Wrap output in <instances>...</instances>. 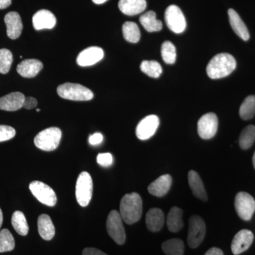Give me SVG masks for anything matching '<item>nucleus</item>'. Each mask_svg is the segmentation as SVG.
<instances>
[{
	"mask_svg": "<svg viewBox=\"0 0 255 255\" xmlns=\"http://www.w3.org/2000/svg\"><path fill=\"white\" fill-rule=\"evenodd\" d=\"M236 65V60L233 55L229 53H219L210 60L206 73L213 80L226 78L234 71Z\"/></svg>",
	"mask_w": 255,
	"mask_h": 255,
	"instance_id": "obj_1",
	"label": "nucleus"
},
{
	"mask_svg": "<svg viewBox=\"0 0 255 255\" xmlns=\"http://www.w3.org/2000/svg\"><path fill=\"white\" fill-rule=\"evenodd\" d=\"M142 201L137 193L126 194L120 204V214L122 219L128 225L137 223L141 218Z\"/></svg>",
	"mask_w": 255,
	"mask_h": 255,
	"instance_id": "obj_2",
	"label": "nucleus"
},
{
	"mask_svg": "<svg viewBox=\"0 0 255 255\" xmlns=\"http://www.w3.org/2000/svg\"><path fill=\"white\" fill-rule=\"evenodd\" d=\"M61 98L72 101H90L94 97L93 92L80 84L64 83L57 88Z\"/></svg>",
	"mask_w": 255,
	"mask_h": 255,
	"instance_id": "obj_3",
	"label": "nucleus"
},
{
	"mask_svg": "<svg viewBox=\"0 0 255 255\" xmlns=\"http://www.w3.org/2000/svg\"><path fill=\"white\" fill-rule=\"evenodd\" d=\"M62 132L56 127L48 128L40 132L35 137L34 144L38 148L43 151H53L59 145Z\"/></svg>",
	"mask_w": 255,
	"mask_h": 255,
	"instance_id": "obj_4",
	"label": "nucleus"
},
{
	"mask_svg": "<svg viewBox=\"0 0 255 255\" xmlns=\"http://www.w3.org/2000/svg\"><path fill=\"white\" fill-rule=\"evenodd\" d=\"M93 191V182L90 174L87 172H82L78 176L75 189L77 201L82 207L90 204Z\"/></svg>",
	"mask_w": 255,
	"mask_h": 255,
	"instance_id": "obj_5",
	"label": "nucleus"
},
{
	"mask_svg": "<svg viewBox=\"0 0 255 255\" xmlns=\"http://www.w3.org/2000/svg\"><path fill=\"white\" fill-rule=\"evenodd\" d=\"M123 221L120 213L116 210L111 211L107 218V232L110 237L119 246L124 244L126 241V233Z\"/></svg>",
	"mask_w": 255,
	"mask_h": 255,
	"instance_id": "obj_6",
	"label": "nucleus"
},
{
	"mask_svg": "<svg viewBox=\"0 0 255 255\" xmlns=\"http://www.w3.org/2000/svg\"><path fill=\"white\" fill-rule=\"evenodd\" d=\"M187 241L191 248H198L204 241L206 236V224L200 216H191L189 219Z\"/></svg>",
	"mask_w": 255,
	"mask_h": 255,
	"instance_id": "obj_7",
	"label": "nucleus"
},
{
	"mask_svg": "<svg viewBox=\"0 0 255 255\" xmlns=\"http://www.w3.org/2000/svg\"><path fill=\"white\" fill-rule=\"evenodd\" d=\"M164 19L167 27L175 33H183L187 27V21L182 10L177 5H170L165 10Z\"/></svg>",
	"mask_w": 255,
	"mask_h": 255,
	"instance_id": "obj_8",
	"label": "nucleus"
},
{
	"mask_svg": "<svg viewBox=\"0 0 255 255\" xmlns=\"http://www.w3.org/2000/svg\"><path fill=\"white\" fill-rule=\"evenodd\" d=\"M235 207L236 212L244 221H250L255 211L254 198L247 192H239L235 199Z\"/></svg>",
	"mask_w": 255,
	"mask_h": 255,
	"instance_id": "obj_9",
	"label": "nucleus"
},
{
	"mask_svg": "<svg viewBox=\"0 0 255 255\" xmlns=\"http://www.w3.org/2000/svg\"><path fill=\"white\" fill-rule=\"evenodd\" d=\"M32 194L43 204L54 206L57 203V196L51 187L40 181H33L29 184Z\"/></svg>",
	"mask_w": 255,
	"mask_h": 255,
	"instance_id": "obj_10",
	"label": "nucleus"
},
{
	"mask_svg": "<svg viewBox=\"0 0 255 255\" xmlns=\"http://www.w3.org/2000/svg\"><path fill=\"white\" fill-rule=\"evenodd\" d=\"M219 119L214 113L204 114L197 124L198 133L204 140L212 138L217 132Z\"/></svg>",
	"mask_w": 255,
	"mask_h": 255,
	"instance_id": "obj_11",
	"label": "nucleus"
},
{
	"mask_svg": "<svg viewBox=\"0 0 255 255\" xmlns=\"http://www.w3.org/2000/svg\"><path fill=\"white\" fill-rule=\"evenodd\" d=\"M159 124V119L156 115H149L142 119L135 129L137 138L141 140L150 138L155 133Z\"/></svg>",
	"mask_w": 255,
	"mask_h": 255,
	"instance_id": "obj_12",
	"label": "nucleus"
},
{
	"mask_svg": "<svg viewBox=\"0 0 255 255\" xmlns=\"http://www.w3.org/2000/svg\"><path fill=\"white\" fill-rule=\"evenodd\" d=\"M104 55V50L100 47H89L78 55L77 63L81 67L92 66L103 59Z\"/></svg>",
	"mask_w": 255,
	"mask_h": 255,
	"instance_id": "obj_13",
	"label": "nucleus"
},
{
	"mask_svg": "<svg viewBox=\"0 0 255 255\" xmlns=\"http://www.w3.org/2000/svg\"><path fill=\"white\" fill-rule=\"evenodd\" d=\"M254 235L248 230H242L236 235L231 244V251L235 255L244 253L251 246Z\"/></svg>",
	"mask_w": 255,
	"mask_h": 255,
	"instance_id": "obj_14",
	"label": "nucleus"
},
{
	"mask_svg": "<svg viewBox=\"0 0 255 255\" xmlns=\"http://www.w3.org/2000/svg\"><path fill=\"white\" fill-rule=\"evenodd\" d=\"M33 28L37 31L43 29H52L56 25L57 20L55 15L46 9L37 11L32 18Z\"/></svg>",
	"mask_w": 255,
	"mask_h": 255,
	"instance_id": "obj_15",
	"label": "nucleus"
},
{
	"mask_svg": "<svg viewBox=\"0 0 255 255\" xmlns=\"http://www.w3.org/2000/svg\"><path fill=\"white\" fill-rule=\"evenodd\" d=\"M6 26V34L11 39H16L21 36L23 30V23L19 14L15 11L6 14L4 17Z\"/></svg>",
	"mask_w": 255,
	"mask_h": 255,
	"instance_id": "obj_16",
	"label": "nucleus"
},
{
	"mask_svg": "<svg viewBox=\"0 0 255 255\" xmlns=\"http://www.w3.org/2000/svg\"><path fill=\"white\" fill-rule=\"evenodd\" d=\"M24 95L21 92H12L0 98V110L15 112L22 108L25 100Z\"/></svg>",
	"mask_w": 255,
	"mask_h": 255,
	"instance_id": "obj_17",
	"label": "nucleus"
},
{
	"mask_svg": "<svg viewBox=\"0 0 255 255\" xmlns=\"http://www.w3.org/2000/svg\"><path fill=\"white\" fill-rule=\"evenodd\" d=\"M43 63L36 59L23 60L17 65L16 71L25 78H33L36 77L43 69Z\"/></svg>",
	"mask_w": 255,
	"mask_h": 255,
	"instance_id": "obj_18",
	"label": "nucleus"
},
{
	"mask_svg": "<svg viewBox=\"0 0 255 255\" xmlns=\"http://www.w3.org/2000/svg\"><path fill=\"white\" fill-rule=\"evenodd\" d=\"M172 183V177L169 174H164L151 183L147 189L152 195L162 197L168 193Z\"/></svg>",
	"mask_w": 255,
	"mask_h": 255,
	"instance_id": "obj_19",
	"label": "nucleus"
},
{
	"mask_svg": "<svg viewBox=\"0 0 255 255\" xmlns=\"http://www.w3.org/2000/svg\"><path fill=\"white\" fill-rule=\"evenodd\" d=\"M147 7L145 0H119V8L127 16H135L145 11Z\"/></svg>",
	"mask_w": 255,
	"mask_h": 255,
	"instance_id": "obj_20",
	"label": "nucleus"
},
{
	"mask_svg": "<svg viewBox=\"0 0 255 255\" xmlns=\"http://www.w3.org/2000/svg\"><path fill=\"white\" fill-rule=\"evenodd\" d=\"M147 229L151 232H158L163 227L164 216L162 210L153 208L149 210L145 216Z\"/></svg>",
	"mask_w": 255,
	"mask_h": 255,
	"instance_id": "obj_21",
	"label": "nucleus"
},
{
	"mask_svg": "<svg viewBox=\"0 0 255 255\" xmlns=\"http://www.w3.org/2000/svg\"><path fill=\"white\" fill-rule=\"evenodd\" d=\"M228 16L231 27L235 33L243 41H248L250 38L249 31L239 14L234 9H230L228 10Z\"/></svg>",
	"mask_w": 255,
	"mask_h": 255,
	"instance_id": "obj_22",
	"label": "nucleus"
},
{
	"mask_svg": "<svg viewBox=\"0 0 255 255\" xmlns=\"http://www.w3.org/2000/svg\"><path fill=\"white\" fill-rule=\"evenodd\" d=\"M188 180L193 194L201 201H207V194L199 174L194 170L189 171L188 174Z\"/></svg>",
	"mask_w": 255,
	"mask_h": 255,
	"instance_id": "obj_23",
	"label": "nucleus"
},
{
	"mask_svg": "<svg viewBox=\"0 0 255 255\" xmlns=\"http://www.w3.org/2000/svg\"><path fill=\"white\" fill-rule=\"evenodd\" d=\"M38 231L45 241H50L55 236V230L53 221L49 216L42 214L38 219Z\"/></svg>",
	"mask_w": 255,
	"mask_h": 255,
	"instance_id": "obj_24",
	"label": "nucleus"
},
{
	"mask_svg": "<svg viewBox=\"0 0 255 255\" xmlns=\"http://www.w3.org/2000/svg\"><path fill=\"white\" fill-rule=\"evenodd\" d=\"M183 211L180 208L172 207L167 218V226L169 231L172 233L179 232L184 227L182 220Z\"/></svg>",
	"mask_w": 255,
	"mask_h": 255,
	"instance_id": "obj_25",
	"label": "nucleus"
},
{
	"mask_svg": "<svg viewBox=\"0 0 255 255\" xmlns=\"http://www.w3.org/2000/svg\"><path fill=\"white\" fill-rule=\"evenodd\" d=\"M140 22L147 32H157L162 30V23L157 19L155 11H149L140 16Z\"/></svg>",
	"mask_w": 255,
	"mask_h": 255,
	"instance_id": "obj_26",
	"label": "nucleus"
},
{
	"mask_svg": "<svg viewBox=\"0 0 255 255\" xmlns=\"http://www.w3.org/2000/svg\"><path fill=\"white\" fill-rule=\"evenodd\" d=\"M124 38L129 43H136L140 41V31L138 26L132 21H127L122 26Z\"/></svg>",
	"mask_w": 255,
	"mask_h": 255,
	"instance_id": "obj_27",
	"label": "nucleus"
},
{
	"mask_svg": "<svg viewBox=\"0 0 255 255\" xmlns=\"http://www.w3.org/2000/svg\"><path fill=\"white\" fill-rule=\"evenodd\" d=\"M162 251L167 255H183L184 244L182 240L173 238L164 242L162 245Z\"/></svg>",
	"mask_w": 255,
	"mask_h": 255,
	"instance_id": "obj_28",
	"label": "nucleus"
},
{
	"mask_svg": "<svg viewBox=\"0 0 255 255\" xmlns=\"http://www.w3.org/2000/svg\"><path fill=\"white\" fill-rule=\"evenodd\" d=\"M11 224L16 232L20 236H26L28 234V225L24 214L21 211H15L11 218Z\"/></svg>",
	"mask_w": 255,
	"mask_h": 255,
	"instance_id": "obj_29",
	"label": "nucleus"
},
{
	"mask_svg": "<svg viewBox=\"0 0 255 255\" xmlns=\"http://www.w3.org/2000/svg\"><path fill=\"white\" fill-rule=\"evenodd\" d=\"M240 117L243 120H250L255 115V97L248 96L243 102L239 111Z\"/></svg>",
	"mask_w": 255,
	"mask_h": 255,
	"instance_id": "obj_30",
	"label": "nucleus"
},
{
	"mask_svg": "<svg viewBox=\"0 0 255 255\" xmlns=\"http://www.w3.org/2000/svg\"><path fill=\"white\" fill-rule=\"evenodd\" d=\"M140 70L147 76L153 78H158L162 73L160 64L155 60H143L140 64Z\"/></svg>",
	"mask_w": 255,
	"mask_h": 255,
	"instance_id": "obj_31",
	"label": "nucleus"
},
{
	"mask_svg": "<svg viewBox=\"0 0 255 255\" xmlns=\"http://www.w3.org/2000/svg\"><path fill=\"white\" fill-rule=\"evenodd\" d=\"M255 140V127L250 125L243 129L240 135L239 144L242 149L247 150L253 145Z\"/></svg>",
	"mask_w": 255,
	"mask_h": 255,
	"instance_id": "obj_32",
	"label": "nucleus"
},
{
	"mask_svg": "<svg viewBox=\"0 0 255 255\" xmlns=\"http://www.w3.org/2000/svg\"><path fill=\"white\" fill-rule=\"evenodd\" d=\"M15 248V241L9 230L0 231V253L12 251Z\"/></svg>",
	"mask_w": 255,
	"mask_h": 255,
	"instance_id": "obj_33",
	"label": "nucleus"
},
{
	"mask_svg": "<svg viewBox=\"0 0 255 255\" xmlns=\"http://www.w3.org/2000/svg\"><path fill=\"white\" fill-rule=\"evenodd\" d=\"M161 55L164 63L174 64L177 58V52L175 46L170 41H165L161 47Z\"/></svg>",
	"mask_w": 255,
	"mask_h": 255,
	"instance_id": "obj_34",
	"label": "nucleus"
},
{
	"mask_svg": "<svg viewBox=\"0 0 255 255\" xmlns=\"http://www.w3.org/2000/svg\"><path fill=\"white\" fill-rule=\"evenodd\" d=\"M13 62L12 53L7 49L0 50V73H9Z\"/></svg>",
	"mask_w": 255,
	"mask_h": 255,
	"instance_id": "obj_35",
	"label": "nucleus"
},
{
	"mask_svg": "<svg viewBox=\"0 0 255 255\" xmlns=\"http://www.w3.org/2000/svg\"><path fill=\"white\" fill-rule=\"evenodd\" d=\"M16 135L14 128L9 126H0V142L6 141L13 138Z\"/></svg>",
	"mask_w": 255,
	"mask_h": 255,
	"instance_id": "obj_36",
	"label": "nucleus"
},
{
	"mask_svg": "<svg viewBox=\"0 0 255 255\" xmlns=\"http://www.w3.org/2000/svg\"><path fill=\"white\" fill-rule=\"evenodd\" d=\"M97 163L102 167H109L113 164V156L110 152L107 153H100L97 157Z\"/></svg>",
	"mask_w": 255,
	"mask_h": 255,
	"instance_id": "obj_37",
	"label": "nucleus"
},
{
	"mask_svg": "<svg viewBox=\"0 0 255 255\" xmlns=\"http://www.w3.org/2000/svg\"><path fill=\"white\" fill-rule=\"evenodd\" d=\"M102 141H103V135L100 132H95L89 137V142L92 145H99L102 143Z\"/></svg>",
	"mask_w": 255,
	"mask_h": 255,
	"instance_id": "obj_38",
	"label": "nucleus"
},
{
	"mask_svg": "<svg viewBox=\"0 0 255 255\" xmlns=\"http://www.w3.org/2000/svg\"><path fill=\"white\" fill-rule=\"evenodd\" d=\"M37 105H38V102H37L36 99L28 97L25 98L23 107L26 110H32V109L35 108Z\"/></svg>",
	"mask_w": 255,
	"mask_h": 255,
	"instance_id": "obj_39",
	"label": "nucleus"
},
{
	"mask_svg": "<svg viewBox=\"0 0 255 255\" xmlns=\"http://www.w3.org/2000/svg\"><path fill=\"white\" fill-rule=\"evenodd\" d=\"M82 255H108L97 248H85L82 252Z\"/></svg>",
	"mask_w": 255,
	"mask_h": 255,
	"instance_id": "obj_40",
	"label": "nucleus"
},
{
	"mask_svg": "<svg viewBox=\"0 0 255 255\" xmlns=\"http://www.w3.org/2000/svg\"><path fill=\"white\" fill-rule=\"evenodd\" d=\"M204 255H224L223 251L221 249L217 248H212L206 252Z\"/></svg>",
	"mask_w": 255,
	"mask_h": 255,
	"instance_id": "obj_41",
	"label": "nucleus"
},
{
	"mask_svg": "<svg viewBox=\"0 0 255 255\" xmlns=\"http://www.w3.org/2000/svg\"><path fill=\"white\" fill-rule=\"evenodd\" d=\"M11 4V0H0V9H6Z\"/></svg>",
	"mask_w": 255,
	"mask_h": 255,
	"instance_id": "obj_42",
	"label": "nucleus"
},
{
	"mask_svg": "<svg viewBox=\"0 0 255 255\" xmlns=\"http://www.w3.org/2000/svg\"><path fill=\"white\" fill-rule=\"evenodd\" d=\"M107 1H108V0H92V1L96 4H104V3H105Z\"/></svg>",
	"mask_w": 255,
	"mask_h": 255,
	"instance_id": "obj_43",
	"label": "nucleus"
},
{
	"mask_svg": "<svg viewBox=\"0 0 255 255\" xmlns=\"http://www.w3.org/2000/svg\"><path fill=\"white\" fill-rule=\"evenodd\" d=\"M2 223H3L2 211H1V209H0V228L1 227V225H2Z\"/></svg>",
	"mask_w": 255,
	"mask_h": 255,
	"instance_id": "obj_44",
	"label": "nucleus"
},
{
	"mask_svg": "<svg viewBox=\"0 0 255 255\" xmlns=\"http://www.w3.org/2000/svg\"><path fill=\"white\" fill-rule=\"evenodd\" d=\"M253 166H254V168L255 169V152L254 153V155H253Z\"/></svg>",
	"mask_w": 255,
	"mask_h": 255,
	"instance_id": "obj_45",
	"label": "nucleus"
},
{
	"mask_svg": "<svg viewBox=\"0 0 255 255\" xmlns=\"http://www.w3.org/2000/svg\"><path fill=\"white\" fill-rule=\"evenodd\" d=\"M36 112H41V110H39V109H37Z\"/></svg>",
	"mask_w": 255,
	"mask_h": 255,
	"instance_id": "obj_46",
	"label": "nucleus"
}]
</instances>
